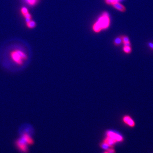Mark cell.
<instances>
[{"label": "cell", "instance_id": "obj_1", "mask_svg": "<svg viewBox=\"0 0 153 153\" xmlns=\"http://www.w3.org/2000/svg\"><path fill=\"white\" fill-rule=\"evenodd\" d=\"M10 61L15 66L21 67L27 61L28 56L24 51L19 49L12 50L9 53Z\"/></svg>", "mask_w": 153, "mask_h": 153}, {"label": "cell", "instance_id": "obj_2", "mask_svg": "<svg viewBox=\"0 0 153 153\" xmlns=\"http://www.w3.org/2000/svg\"><path fill=\"white\" fill-rule=\"evenodd\" d=\"M110 23V19L109 14L107 12H104L93 25V30L97 33L100 32L102 30L107 29L109 26Z\"/></svg>", "mask_w": 153, "mask_h": 153}, {"label": "cell", "instance_id": "obj_3", "mask_svg": "<svg viewBox=\"0 0 153 153\" xmlns=\"http://www.w3.org/2000/svg\"><path fill=\"white\" fill-rule=\"evenodd\" d=\"M106 137L112 139L116 143L118 142H121L123 140V136L120 134L115 131L109 130L106 132Z\"/></svg>", "mask_w": 153, "mask_h": 153}, {"label": "cell", "instance_id": "obj_4", "mask_svg": "<svg viewBox=\"0 0 153 153\" xmlns=\"http://www.w3.org/2000/svg\"><path fill=\"white\" fill-rule=\"evenodd\" d=\"M15 144L18 150L21 152L26 153L28 152V144L21 138L16 141Z\"/></svg>", "mask_w": 153, "mask_h": 153}, {"label": "cell", "instance_id": "obj_5", "mask_svg": "<svg viewBox=\"0 0 153 153\" xmlns=\"http://www.w3.org/2000/svg\"><path fill=\"white\" fill-rule=\"evenodd\" d=\"M26 130L24 131L21 134V138L28 145H31L34 143V140L31 135L30 133Z\"/></svg>", "mask_w": 153, "mask_h": 153}, {"label": "cell", "instance_id": "obj_6", "mask_svg": "<svg viewBox=\"0 0 153 153\" xmlns=\"http://www.w3.org/2000/svg\"><path fill=\"white\" fill-rule=\"evenodd\" d=\"M123 121L125 124L130 127H133L135 126V122L133 119L129 115H125L123 117Z\"/></svg>", "mask_w": 153, "mask_h": 153}, {"label": "cell", "instance_id": "obj_7", "mask_svg": "<svg viewBox=\"0 0 153 153\" xmlns=\"http://www.w3.org/2000/svg\"><path fill=\"white\" fill-rule=\"evenodd\" d=\"M113 7L118 11L121 12H125L126 11L125 7L119 2H117L112 5Z\"/></svg>", "mask_w": 153, "mask_h": 153}, {"label": "cell", "instance_id": "obj_8", "mask_svg": "<svg viewBox=\"0 0 153 153\" xmlns=\"http://www.w3.org/2000/svg\"><path fill=\"white\" fill-rule=\"evenodd\" d=\"M122 43H123L122 36L117 37L114 40V44L116 46H119Z\"/></svg>", "mask_w": 153, "mask_h": 153}, {"label": "cell", "instance_id": "obj_9", "mask_svg": "<svg viewBox=\"0 0 153 153\" xmlns=\"http://www.w3.org/2000/svg\"><path fill=\"white\" fill-rule=\"evenodd\" d=\"M26 25L28 28L33 29V28L36 27V23L34 21L32 20L28 22H26Z\"/></svg>", "mask_w": 153, "mask_h": 153}, {"label": "cell", "instance_id": "obj_10", "mask_svg": "<svg viewBox=\"0 0 153 153\" xmlns=\"http://www.w3.org/2000/svg\"><path fill=\"white\" fill-rule=\"evenodd\" d=\"M132 48L131 46H124L123 48V51L125 53L129 54L132 52Z\"/></svg>", "mask_w": 153, "mask_h": 153}, {"label": "cell", "instance_id": "obj_11", "mask_svg": "<svg viewBox=\"0 0 153 153\" xmlns=\"http://www.w3.org/2000/svg\"><path fill=\"white\" fill-rule=\"evenodd\" d=\"M101 146L102 149L106 150H108L110 148V146L107 143L104 141L101 144Z\"/></svg>", "mask_w": 153, "mask_h": 153}, {"label": "cell", "instance_id": "obj_12", "mask_svg": "<svg viewBox=\"0 0 153 153\" xmlns=\"http://www.w3.org/2000/svg\"><path fill=\"white\" fill-rule=\"evenodd\" d=\"M21 13L23 16H24L25 15L29 13V11H28L27 8H26L25 7H23L21 9Z\"/></svg>", "mask_w": 153, "mask_h": 153}, {"label": "cell", "instance_id": "obj_13", "mask_svg": "<svg viewBox=\"0 0 153 153\" xmlns=\"http://www.w3.org/2000/svg\"><path fill=\"white\" fill-rule=\"evenodd\" d=\"M105 3L109 5H113L114 3L119 2L118 0H105Z\"/></svg>", "mask_w": 153, "mask_h": 153}, {"label": "cell", "instance_id": "obj_14", "mask_svg": "<svg viewBox=\"0 0 153 153\" xmlns=\"http://www.w3.org/2000/svg\"><path fill=\"white\" fill-rule=\"evenodd\" d=\"M25 1L28 4L31 5V6H33V5H35L37 1V0H25Z\"/></svg>", "mask_w": 153, "mask_h": 153}, {"label": "cell", "instance_id": "obj_15", "mask_svg": "<svg viewBox=\"0 0 153 153\" xmlns=\"http://www.w3.org/2000/svg\"><path fill=\"white\" fill-rule=\"evenodd\" d=\"M122 40H123V44L127 43V42H130V39L127 36H122Z\"/></svg>", "mask_w": 153, "mask_h": 153}, {"label": "cell", "instance_id": "obj_16", "mask_svg": "<svg viewBox=\"0 0 153 153\" xmlns=\"http://www.w3.org/2000/svg\"><path fill=\"white\" fill-rule=\"evenodd\" d=\"M107 152L108 153H115V150L113 148H109L107 150Z\"/></svg>", "mask_w": 153, "mask_h": 153}, {"label": "cell", "instance_id": "obj_17", "mask_svg": "<svg viewBox=\"0 0 153 153\" xmlns=\"http://www.w3.org/2000/svg\"><path fill=\"white\" fill-rule=\"evenodd\" d=\"M148 46L151 50L153 51V43L149 42L148 43Z\"/></svg>", "mask_w": 153, "mask_h": 153}, {"label": "cell", "instance_id": "obj_18", "mask_svg": "<svg viewBox=\"0 0 153 153\" xmlns=\"http://www.w3.org/2000/svg\"><path fill=\"white\" fill-rule=\"evenodd\" d=\"M124 45L125 46H131V44L130 42H127V43L124 44Z\"/></svg>", "mask_w": 153, "mask_h": 153}, {"label": "cell", "instance_id": "obj_19", "mask_svg": "<svg viewBox=\"0 0 153 153\" xmlns=\"http://www.w3.org/2000/svg\"><path fill=\"white\" fill-rule=\"evenodd\" d=\"M118 1L119 2V1H124V0H118Z\"/></svg>", "mask_w": 153, "mask_h": 153}, {"label": "cell", "instance_id": "obj_20", "mask_svg": "<svg viewBox=\"0 0 153 153\" xmlns=\"http://www.w3.org/2000/svg\"><path fill=\"white\" fill-rule=\"evenodd\" d=\"M103 153H108V152H103Z\"/></svg>", "mask_w": 153, "mask_h": 153}, {"label": "cell", "instance_id": "obj_21", "mask_svg": "<svg viewBox=\"0 0 153 153\" xmlns=\"http://www.w3.org/2000/svg\"></svg>", "mask_w": 153, "mask_h": 153}]
</instances>
